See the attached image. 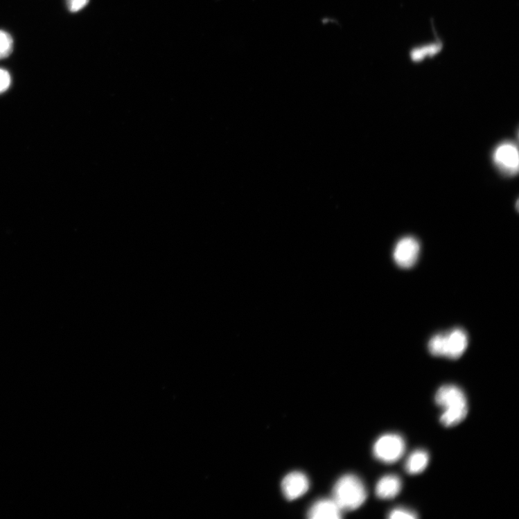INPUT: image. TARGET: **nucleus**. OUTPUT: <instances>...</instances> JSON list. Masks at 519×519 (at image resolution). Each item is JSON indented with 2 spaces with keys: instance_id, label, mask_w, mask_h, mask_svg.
<instances>
[{
  "instance_id": "f8f14e48",
  "label": "nucleus",
  "mask_w": 519,
  "mask_h": 519,
  "mask_svg": "<svg viewBox=\"0 0 519 519\" xmlns=\"http://www.w3.org/2000/svg\"><path fill=\"white\" fill-rule=\"evenodd\" d=\"M440 46L439 44H433L427 47L415 49L411 53V57L415 61L421 60L424 59L425 56L434 55L435 53H437L439 51Z\"/></svg>"
},
{
  "instance_id": "f03ea898",
  "label": "nucleus",
  "mask_w": 519,
  "mask_h": 519,
  "mask_svg": "<svg viewBox=\"0 0 519 519\" xmlns=\"http://www.w3.org/2000/svg\"><path fill=\"white\" fill-rule=\"evenodd\" d=\"M367 497L363 482L354 475L342 477L333 488V499L343 511L359 509L365 502Z\"/></svg>"
},
{
  "instance_id": "9b49d317",
  "label": "nucleus",
  "mask_w": 519,
  "mask_h": 519,
  "mask_svg": "<svg viewBox=\"0 0 519 519\" xmlns=\"http://www.w3.org/2000/svg\"><path fill=\"white\" fill-rule=\"evenodd\" d=\"M13 40L11 35L4 30H0V60L9 57L12 52Z\"/></svg>"
},
{
  "instance_id": "6e6552de",
  "label": "nucleus",
  "mask_w": 519,
  "mask_h": 519,
  "mask_svg": "<svg viewBox=\"0 0 519 519\" xmlns=\"http://www.w3.org/2000/svg\"><path fill=\"white\" fill-rule=\"evenodd\" d=\"M343 511L332 499L317 500L310 508L308 518L311 519H337L342 518Z\"/></svg>"
},
{
  "instance_id": "39448f33",
  "label": "nucleus",
  "mask_w": 519,
  "mask_h": 519,
  "mask_svg": "<svg viewBox=\"0 0 519 519\" xmlns=\"http://www.w3.org/2000/svg\"><path fill=\"white\" fill-rule=\"evenodd\" d=\"M493 159L495 166L502 173L513 176L519 168V154L514 143L505 141L498 146L493 151Z\"/></svg>"
},
{
  "instance_id": "1a4fd4ad",
  "label": "nucleus",
  "mask_w": 519,
  "mask_h": 519,
  "mask_svg": "<svg viewBox=\"0 0 519 519\" xmlns=\"http://www.w3.org/2000/svg\"><path fill=\"white\" fill-rule=\"evenodd\" d=\"M402 490V481L396 475H387L382 477L376 486V495L382 500L396 498Z\"/></svg>"
},
{
  "instance_id": "ddd939ff",
  "label": "nucleus",
  "mask_w": 519,
  "mask_h": 519,
  "mask_svg": "<svg viewBox=\"0 0 519 519\" xmlns=\"http://www.w3.org/2000/svg\"><path fill=\"white\" fill-rule=\"evenodd\" d=\"M418 517L415 511L401 507L392 510L388 515V518L390 519H414Z\"/></svg>"
},
{
  "instance_id": "9d476101",
  "label": "nucleus",
  "mask_w": 519,
  "mask_h": 519,
  "mask_svg": "<svg viewBox=\"0 0 519 519\" xmlns=\"http://www.w3.org/2000/svg\"><path fill=\"white\" fill-rule=\"evenodd\" d=\"M429 455L423 450L412 452L406 460L405 469L410 475H417L423 473L428 467Z\"/></svg>"
},
{
  "instance_id": "4468645a",
  "label": "nucleus",
  "mask_w": 519,
  "mask_h": 519,
  "mask_svg": "<svg viewBox=\"0 0 519 519\" xmlns=\"http://www.w3.org/2000/svg\"><path fill=\"white\" fill-rule=\"evenodd\" d=\"M11 84V78L7 70L0 69V94L7 91Z\"/></svg>"
},
{
  "instance_id": "7ed1b4c3",
  "label": "nucleus",
  "mask_w": 519,
  "mask_h": 519,
  "mask_svg": "<svg viewBox=\"0 0 519 519\" xmlns=\"http://www.w3.org/2000/svg\"><path fill=\"white\" fill-rule=\"evenodd\" d=\"M468 346V335L463 329L456 328L449 333L432 337L428 350L433 355L457 360Z\"/></svg>"
},
{
  "instance_id": "423d86ee",
  "label": "nucleus",
  "mask_w": 519,
  "mask_h": 519,
  "mask_svg": "<svg viewBox=\"0 0 519 519\" xmlns=\"http://www.w3.org/2000/svg\"><path fill=\"white\" fill-rule=\"evenodd\" d=\"M421 245L417 239L405 237L396 244L393 252V258L403 268L413 267L419 259Z\"/></svg>"
},
{
  "instance_id": "f257e3e1",
  "label": "nucleus",
  "mask_w": 519,
  "mask_h": 519,
  "mask_svg": "<svg viewBox=\"0 0 519 519\" xmlns=\"http://www.w3.org/2000/svg\"><path fill=\"white\" fill-rule=\"evenodd\" d=\"M436 403L442 409L440 422L445 427H454L466 419L468 404L466 396L461 388L454 385H445L437 392Z\"/></svg>"
},
{
  "instance_id": "0eeeda50",
  "label": "nucleus",
  "mask_w": 519,
  "mask_h": 519,
  "mask_svg": "<svg viewBox=\"0 0 519 519\" xmlns=\"http://www.w3.org/2000/svg\"><path fill=\"white\" fill-rule=\"evenodd\" d=\"M310 488L308 477L301 472H293L286 475L281 483L283 495L290 500H296L306 494Z\"/></svg>"
},
{
  "instance_id": "2eb2a0df",
  "label": "nucleus",
  "mask_w": 519,
  "mask_h": 519,
  "mask_svg": "<svg viewBox=\"0 0 519 519\" xmlns=\"http://www.w3.org/2000/svg\"><path fill=\"white\" fill-rule=\"evenodd\" d=\"M89 1V0H67V5L69 11L77 12L87 6Z\"/></svg>"
},
{
  "instance_id": "20e7f679",
  "label": "nucleus",
  "mask_w": 519,
  "mask_h": 519,
  "mask_svg": "<svg viewBox=\"0 0 519 519\" xmlns=\"http://www.w3.org/2000/svg\"><path fill=\"white\" fill-rule=\"evenodd\" d=\"M405 451V442L397 434H387L375 441L373 446V456L386 464L398 461Z\"/></svg>"
}]
</instances>
